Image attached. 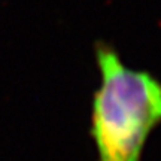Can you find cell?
I'll return each mask as SVG.
<instances>
[{
  "label": "cell",
  "mask_w": 161,
  "mask_h": 161,
  "mask_svg": "<svg viewBox=\"0 0 161 161\" xmlns=\"http://www.w3.org/2000/svg\"><path fill=\"white\" fill-rule=\"evenodd\" d=\"M100 86L92 96L90 133L97 161H142L161 124V80L124 64L110 43H96Z\"/></svg>",
  "instance_id": "1"
}]
</instances>
